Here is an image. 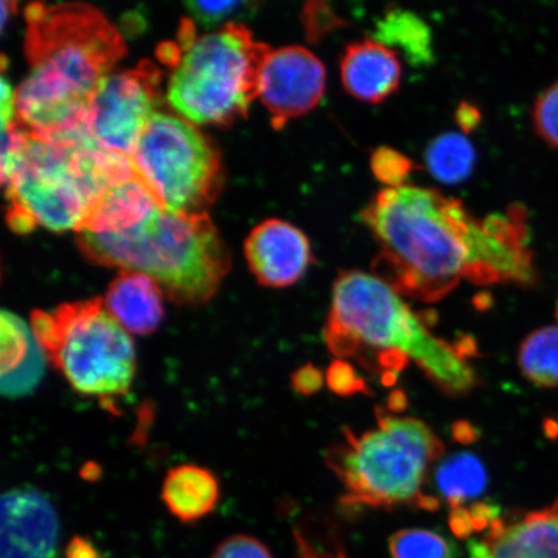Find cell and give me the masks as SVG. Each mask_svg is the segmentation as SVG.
I'll return each instance as SVG.
<instances>
[{
	"instance_id": "6da1fadb",
	"label": "cell",
	"mask_w": 558,
	"mask_h": 558,
	"mask_svg": "<svg viewBox=\"0 0 558 558\" xmlns=\"http://www.w3.org/2000/svg\"><path fill=\"white\" fill-rule=\"evenodd\" d=\"M361 219L380 247L374 275L401 295L436 303L462 279L488 284L490 215L480 219L435 187L407 184L376 193Z\"/></svg>"
},
{
	"instance_id": "7a4b0ae2",
	"label": "cell",
	"mask_w": 558,
	"mask_h": 558,
	"mask_svg": "<svg viewBox=\"0 0 558 558\" xmlns=\"http://www.w3.org/2000/svg\"><path fill=\"white\" fill-rule=\"evenodd\" d=\"M25 19L31 73L16 90V121L46 142L88 135L90 99L128 51L122 34L85 3H32Z\"/></svg>"
},
{
	"instance_id": "3957f363",
	"label": "cell",
	"mask_w": 558,
	"mask_h": 558,
	"mask_svg": "<svg viewBox=\"0 0 558 558\" xmlns=\"http://www.w3.org/2000/svg\"><path fill=\"white\" fill-rule=\"evenodd\" d=\"M324 337L335 357L354 360L383 383L395 384L411 361L442 392L460 396L477 386L469 357L474 341L451 344L429 330L427 319L376 275L340 271L332 286Z\"/></svg>"
},
{
	"instance_id": "277c9868",
	"label": "cell",
	"mask_w": 558,
	"mask_h": 558,
	"mask_svg": "<svg viewBox=\"0 0 558 558\" xmlns=\"http://www.w3.org/2000/svg\"><path fill=\"white\" fill-rule=\"evenodd\" d=\"M76 244L99 267L149 276L179 305L209 302L232 268L227 244L207 213L158 207L122 232H76Z\"/></svg>"
},
{
	"instance_id": "5b68a950",
	"label": "cell",
	"mask_w": 558,
	"mask_h": 558,
	"mask_svg": "<svg viewBox=\"0 0 558 558\" xmlns=\"http://www.w3.org/2000/svg\"><path fill=\"white\" fill-rule=\"evenodd\" d=\"M134 172L130 157L99 148L88 135L54 142L31 135L2 171L7 221L19 234L37 227L76 232L105 191Z\"/></svg>"
},
{
	"instance_id": "8992f818",
	"label": "cell",
	"mask_w": 558,
	"mask_h": 558,
	"mask_svg": "<svg viewBox=\"0 0 558 558\" xmlns=\"http://www.w3.org/2000/svg\"><path fill=\"white\" fill-rule=\"evenodd\" d=\"M444 452L441 439L428 424L378 409L375 428L362 434L345 428L325 459L344 487L345 507L436 511L439 500L424 493V486Z\"/></svg>"
},
{
	"instance_id": "52a82bcc",
	"label": "cell",
	"mask_w": 558,
	"mask_h": 558,
	"mask_svg": "<svg viewBox=\"0 0 558 558\" xmlns=\"http://www.w3.org/2000/svg\"><path fill=\"white\" fill-rule=\"evenodd\" d=\"M181 46L173 65L167 102L194 124L229 125L246 117L259 97L260 74L271 48L254 39L243 24H229L195 38L180 33Z\"/></svg>"
},
{
	"instance_id": "ba28073f",
	"label": "cell",
	"mask_w": 558,
	"mask_h": 558,
	"mask_svg": "<svg viewBox=\"0 0 558 558\" xmlns=\"http://www.w3.org/2000/svg\"><path fill=\"white\" fill-rule=\"evenodd\" d=\"M31 329L47 361L76 393L99 400L104 409L129 395L135 381L136 348L110 316L101 298L35 310Z\"/></svg>"
},
{
	"instance_id": "9c48e42d",
	"label": "cell",
	"mask_w": 558,
	"mask_h": 558,
	"mask_svg": "<svg viewBox=\"0 0 558 558\" xmlns=\"http://www.w3.org/2000/svg\"><path fill=\"white\" fill-rule=\"evenodd\" d=\"M131 160L159 204L173 213H207L225 185L219 150L181 117L158 111Z\"/></svg>"
},
{
	"instance_id": "30bf717a",
	"label": "cell",
	"mask_w": 558,
	"mask_h": 558,
	"mask_svg": "<svg viewBox=\"0 0 558 558\" xmlns=\"http://www.w3.org/2000/svg\"><path fill=\"white\" fill-rule=\"evenodd\" d=\"M162 73L149 60L134 69L110 73L97 86L87 114V134L99 148L130 157L134 155L162 101Z\"/></svg>"
},
{
	"instance_id": "8fae6325",
	"label": "cell",
	"mask_w": 558,
	"mask_h": 558,
	"mask_svg": "<svg viewBox=\"0 0 558 558\" xmlns=\"http://www.w3.org/2000/svg\"><path fill=\"white\" fill-rule=\"evenodd\" d=\"M326 90V68L303 46L270 50L260 74L259 97L276 130L316 108Z\"/></svg>"
},
{
	"instance_id": "7c38bea8",
	"label": "cell",
	"mask_w": 558,
	"mask_h": 558,
	"mask_svg": "<svg viewBox=\"0 0 558 558\" xmlns=\"http://www.w3.org/2000/svg\"><path fill=\"white\" fill-rule=\"evenodd\" d=\"M59 539V514L47 494L35 486H17L2 495V558H54Z\"/></svg>"
},
{
	"instance_id": "4fadbf2b",
	"label": "cell",
	"mask_w": 558,
	"mask_h": 558,
	"mask_svg": "<svg viewBox=\"0 0 558 558\" xmlns=\"http://www.w3.org/2000/svg\"><path fill=\"white\" fill-rule=\"evenodd\" d=\"M244 256L257 283L284 289L300 281L313 263L308 236L290 222L268 219L244 241Z\"/></svg>"
},
{
	"instance_id": "5bb4252c",
	"label": "cell",
	"mask_w": 558,
	"mask_h": 558,
	"mask_svg": "<svg viewBox=\"0 0 558 558\" xmlns=\"http://www.w3.org/2000/svg\"><path fill=\"white\" fill-rule=\"evenodd\" d=\"M469 558H558V499L518 518H498L469 546Z\"/></svg>"
},
{
	"instance_id": "9a60e30c",
	"label": "cell",
	"mask_w": 558,
	"mask_h": 558,
	"mask_svg": "<svg viewBox=\"0 0 558 558\" xmlns=\"http://www.w3.org/2000/svg\"><path fill=\"white\" fill-rule=\"evenodd\" d=\"M340 78L347 93L360 101L379 104L399 89V53L374 38L354 40L340 60Z\"/></svg>"
},
{
	"instance_id": "2e32d148",
	"label": "cell",
	"mask_w": 558,
	"mask_h": 558,
	"mask_svg": "<svg viewBox=\"0 0 558 558\" xmlns=\"http://www.w3.org/2000/svg\"><path fill=\"white\" fill-rule=\"evenodd\" d=\"M163 296L155 279L138 271L120 270L102 300L105 310L125 331L149 337L163 324Z\"/></svg>"
},
{
	"instance_id": "e0dca14e",
	"label": "cell",
	"mask_w": 558,
	"mask_h": 558,
	"mask_svg": "<svg viewBox=\"0 0 558 558\" xmlns=\"http://www.w3.org/2000/svg\"><path fill=\"white\" fill-rule=\"evenodd\" d=\"M160 498L174 519L194 523L207 518L218 507L221 485L218 476L198 464H181L167 472Z\"/></svg>"
},
{
	"instance_id": "ac0fdd59",
	"label": "cell",
	"mask_w": 558,
	"mask_h": 558,
	"mask_svg": "<svg viewBox=\"0 0 558 558\" xmlns=\"http://www.w3.org/2000/svg\"><path fill=\"white\" fill-rule=\"evenodd\" d=\"M374 39L402 52L411 64L423 65L434 61V38L425 21L416 13L392 9L376 24Z\"/></svg>"
},
{
	"instance_id": "d6986e66",
	"label": "cell",
	"mask_w": 558,
	"mask_h": 558,
	"mask_svg": "<svg viewBox=\"0 0 558 558\" xmlns=\"http://www.w3.org/2000/svg\"><path fill=\"white\" fill-rule=\"evenodd\" d=\"M487 472L481 459L471 452L452 453L435 472V484L441 497L453 509L469 507L486 492Z\"/></svg>"
},
{
	"instance_id": "ffe728a7",
	"label": "cell",
	"mask_w": 558,
	"mask_h": 558,
	"mask_svg": "<svg viewBox=\"0 0 558 558\" xmlns=\"http://www.w3.org/2000/svg\"><path fill=\"white\" fill-rule=\"evenodd\" d=\"M425 166L444 184H459L476 165V149L460 132H446L432 140L425 150Z\"/></svg>"
},
{
	"instance_id": "44dd1931",
	"label": "cell",
	"mask_w": 558,
	"mask_h": 558,
	"mask_svg": "<svg viewBox=\"0 0 558 558\" xmlns=\"http://www.w3.org/2000/svg\"><path fill=\"white\" fill-rule=\"evenodd\" d=\"M519 366L535 386L557 388L558 327H543L527 335L519 349Z\"/></svg>"
},
{
	"instance_id": "7402d4cb",
	"label": "cell",
	"mask_w": 558,
	"mask_h": 558,
	"mask_svg": "<svg viewBox=\"0 0 558 558\" xmlns=\"http://www.w3.org/2000/svg\"><path fill=\"white\" fill-rule=\"evenodd\" d=\"M390 558H459V549L448 536L427 529H403L390 536Z\"/></svg>"
},
{
	"instance_id": "603a6c76",
	"label": "cell",
	"mask_w": 558,
	"mask_h": 558,
	"mask_svg": "<svg viewBox=\"0 0 558 558\" xmlns=\"http://www.w3.org/2000/svg\"><path fill=\"white\" fill-rule=\"evenodd\" d=\"M0 373L15 372L37 345L32 329L17 314L3 310L0 314Z\"/></svg>"
},
{
	"instance_id": "cb8c5ba5",
	"label": "cell",
	"mask_w": 558,
	"mask_h": 558,
	"mask_svg": "<svg viewBox=\"0 0 558 558\" xmlns=\"http://www.w3.org/2000/svg\"><path fill=\"white\" fill-rule=\"evenodd\" d=\"M185 9L192 17L207 29L229 24H240L241 20L255 16L259 3L256 2H186Z\"/></svg>"
},
{
	"instance_id": "d4e9b609",
	"label": "cell",
	"mask_w": 558,
	"mask_h": 558,
	"mask_svg": "<svg viewBox=\"0 0 558 558\" xmlns=\"http://www.w3.org/2000/svg\"><path fill=\"white\" fill-rule=\"evenodd\" d=\"M47 357L38 344L34 347L29 357L15 372L2 375L0 392L7 399L17 400L31 395L44 379Z\"/></svg>"
},
{
	"instance_id": "484cf974",
	"label": "cell",
	"mask_w": 558,
	"mask_h": 558,
	"mask_svg": "<svg viewBox=\"0 0 558 558\" xmlns=\"http://www.w3.org/2000/svg\"><path fill=\"white\" fill-rule=\"evenodd\" d=\"M369 166L374 177L386 187L407 185L408 178L415 170L413 159L389 146L375 149Z\"/></svg>"
},
{
	"instance_id": "4316f807",
	"label": "cell",
	"mask_w": 558,
	"mask_h": 558,
	"mask_svg": "<svg viewBox=\"0 0 558 558\" xmlns=\"http://www.w3.org/2000/svg\"><path fill=\"white\" fill-rule=\"evenodd\" d=\"M533 124L536 134L553 148L558 149V82L544 89L536 99Z\"/></svg>"
},
{
	"instance_id": "83f0119b",
	"label": "cell",
	"mask_w": 558,
	"mask_h": 558,
	"mask_svg": "<svg viewBox=\"0 0 558 558\" xmlns=\"http://www.w3.org/2000/svg\"><path fill=\"white\" fill-rule=\"evenodd\" d=\"M327 386L339 396L368 393L367 383L348 361L338 360L327 368L325 376Z\"/></svg>"
},
{
	"instance_id": "f1b7e54d",
	"label": "cell",
	"mask_w": 558,
	"mask_h": 558,
	"mask_svg": "<svg viewBox=\"0 0 558 558\" xmlns=\"http://www.w3.org/2000/svg\"><path fill=\"white\" fill-rule=\"evenodd\" d=\"M303 24L306 37L310 40H318L325 34L338 29L343 25V20L325 2L306 3L303 10Z\"/></svg>"
},
{
	"instance_id": "f546056e",
	"label": "cell",
	"mask_w": 558,
	"mask_h": 558,
	"mask_svg": "<svg viewBox=\"0 0 558 558\" xmlns=\"http://www.w3.org/2000/svg\"><path fill=\"white\" fill-rule=\"evenodd\" d=\"M211 558H274V556L255 536L236 534L222 541Z\"/></svg>"
},
{
	"instance_id": "4dcf8cb0",
	"label": "cell",
	"mask_w": 558,
	"mask_h": 558,
	"mask_svg": "<svg viewBox=\"0 0 558 558\" xmlns=\"http://www.w3.org/2000/svg\"><path fill=\"white\" fill-rule=\"evenodd\" d=\"M294 534L295 558H348L344 548L338 542H318L311 538L302 529H296Z\"/></svg>"
},
{
	"instance_id": "1f68e13d",
	"label": "cell",
	"mask_w": 558,
	"mask_h": 558,
	"mask_svg": "<svg viewBox=\"0 0 558 558\" xmlns=\"http://www.w3.org/2000/svg\"><path fill=\"white\" fill-rule=\"evenodd\" d=\"M324 374L313 364H306L291 375V387L299 395L311 396L323 388Z\"/></svg>"
},
{
	"instance_id": "d6a6232c",
	"label": "cell",
	"mask_w": 558,
	"mask_h": 558,
	"mask_svg": "<svg viewBox=\"0 0 558 558\" xmlns=\"http://www.w3.org/2000/svg\"><path fill=\"white\" fill-rule=\"evenodd\" d=\"M66 558H104L94 543L83 536H74L65 550Z\"/></svg>"
},
{
	"instance_id": "836d02e7",
	"label": "cell",
	"mask_w": 558,
	"mask_h": 558,
	"mask_svg": "<svg viewBox=\"0 0 558 558\" xmlns=\"http://www.w3.org/2000/svg\"><path fill=\"white\" fill-rule=\"evenodd\" d=\"M456 118L460 129H462L465 134V132H471L477 128L481 121V113L476 105L463 102L459 105Z\"/></svg>"
},
{
	"instance_id": "e575fe53",
	"label": "cell",
	"mask_w": 558,
	"mask_h": 558,
	"mask_svg": "<svg viewBox=\"0 0 558 558\" xmlns=\"http://www.w3.org/2000/svg\"><path fill=\"white\" fill-rule=\"evenodd\" d=\"M456 437L460 439V441H474L476 438V429L471 427V424H458L456 428Z\"/></svg>"
},
{
	"instance_id": "d590c367",
	"label": "cell",
	"mask_w": 558,
	"mask_h": 558,
	"mask_svg": "<svg viewBox=\"0 0 558 558\" xmlns=\"http://www.w3.org/2000/svg\"><path fill=\"white\" fill-rule=\"evenodd\" d=\"M557 318H558V303H557Z\"/></svg>"
}]
</instances>
